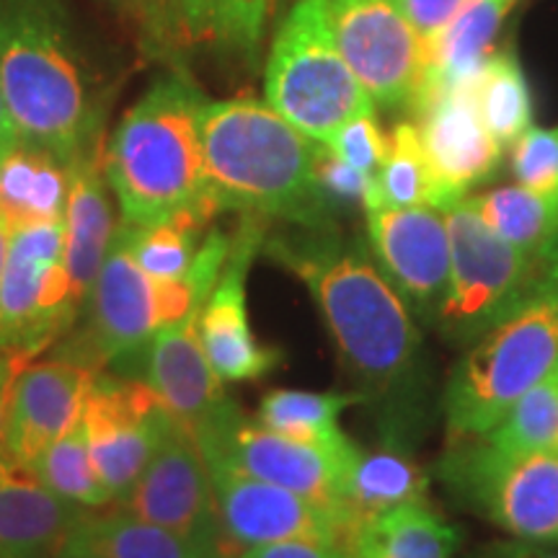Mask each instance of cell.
<instances>
[{
    "instance_id": "cell-1",
    "label": "cell",
    "mask_w": 558,
    "mask_h": 558,
    "mask_svg": "<svg viewBox=\"0 0 558 558\" xmlns=\"http://www.w3.org/2000/svg\"><path fill=\"white\" fill-rule=\"evenodd\" d=\"M205 199L213 213L235 209L305 230L331 226L318 179L324 145L303 135L267 101H205L199 114Z\"/></svg>"
},
{
    "instance_id": "cell-2",
    "label": "cell",
    "mask_w": 558,
    "mask_h": 558,
    "mask_svg": "<svg viewBox=\"0 0 558 558\" xmlns=\"http://www.w3.org/2000/svg\"><path fill=\"white\" fill-rule=\"evenodd\" d=\"M308 233L300 241L264 239L262 248L303 279L354 380L367 393H396L418 360L411 311L365 243L341 241L333 228Z\"/></svg>"
},
{
    "instance_id": "cell-3",
    "label": "cell",
    "mask_w": 558,
    "mask_h": 558,
    "mask_svg": "<svg viewBox=\"0 0 558 558\" xmlns=\"http://www.w3.org/2000/svg\"><path fill=\"white\" fill-rule=\"evenodd\" d=\"M0 90L19 145L65 169L101 135L65 0H0Z\"/></svg>"
},
{
    "instance_id": "cell-4",
    "label": "cell",
    "mask_w": 558,
    "mask_h": 558,
    "mask_svg": "<svg viewBox=\"0 0 558 558\" xmlns=\"http://www.w3.org/2000/svg\"><path fill=\"white\" fill-rule=\"evenodd\" d=\"M205 101L192 75L173 68L124 111L104 148V179L124 222L156 226L179 215L213 220L199 137Z\"/></svg>"
},
{
    "instance_id": "cell-5",
    "label": "cell",
    "mask_w": 558,
    "mask_h": 558,
    "mask_svg": "<svg viewBox=\"0 0 558 558\" xmlns=\"http://www.w3.org/2000/svg\"><path fill=\"white\" fill-rule=\"evenodd\" d=\"M558 367V269L518 311L473 341L445 390V418L458 442L497 427L530 388Z\"/></svg>"
},
{
    "instance_id": "cell-6",
    "label": "cell",
    "mask_w": 558,
    "mask_h": 558,
    "mask_svg": "<svg viewBox=\"0 0 558 558\" xmlns=\"http://www.w3.org/2000/svg\"><path fill=\"white\" fill-rule=\"evenodd\" d=\"M264 99L320 145L357 117L375 114V101L333 39L329 0H298L284 16L271 41Z\"/></svg>"
},
{
    "instance_id": "cell-7",
    "label": "cell",
    "mask_w": 558,
    "mask_h": 558,
    "mask_svg": "<svg viewBox=\"0 0 558 558\" xmlns=\"http://www.w3.org/2000/svg\"><path fill=\"white\" fill-rule=\"evenodd\" d=\"M450 230V282L435 326L456 344H473L520 308L558 269V259L538 262L481 220L463 197L442 209Z\"/></svg>"
},
{
    "instance_id": "cell-8",
    "label": "cell",
    "mask_w": 558,
    "mask_h": 558,
    "mask_svg": "<svg viewBox=\"0 0 558 558\" xmlns=\"http://www.w3.org/2000/svg\"><path fill=\"white\" fill-rule=\"evenodd\" d=\"M456 497L512 538L558 541V450L505 452L476 437L439 463Z\"/></svg>"
},
{
    "instance_id": "cell-9",
    "label": "cell",
    "mask_w": 558,
    "mask_h": 558,
    "mask_svg": "<svg viewBox=\"0 0 558 558\" xmlns=\"http://www.w3.org/2000/svg\"><path fill=\"white\" fill-rule=\"evenodd\" d=\"M81 333L62 341L58 357L75 360L94 369L132 365L148 349L160 326L169 324L166 282H156L132 256V226L120 222L90 295Z\"/></svg>"
},
{
    "instance_id": "cell-10",
    "label": "cell",
    "mask_w": 558,
    "mask_h": 558,
    "mask_svg": "<svg viewBox=\"0 0 558 558\" xmlns=\"http://www.w3.org/2000/svg\"><path fill=\"white\" fill-rule=\"evenodd\" d=\"M78 320L65 271V218L11 230L9 259L0 279V349L45 352Z\"/></svg>"
},
{
    "instance_id": "cell-11",
    "label": "cell",
    "mask_w": 558,
    "mask_h": 558,
    "mask_svg": "<svg viewBox=\"0 0 558 558\" xmlns=\"http://www.w3.org/2000/svg\"><path fill=\"white\" fill-rule=\"evenodd\" d=\"M117 507L171 530L207 558H235L241 554L222 527L213 473L197 437L181 424L166 437L148 469Z\"/></svg>"
},
{
    "instance_id": "cell-12",
    "label": "cell",
    "mask_w": 558,
    "mask_h": 558,
    "mask_svg": "<svg viewBox=\"0 0 558 558\" xmlns=\"http://www.w3.org/2000/svg\"><path fill=\"white\" fill-rule=\"evenodd\" d=\"M90 458L101 484L122 505L179 422L145 380L96 373L83 407Z\"/></svg>"
},
{
    "instance_id": "cell-13",
    "label": "cell",
    "mask_w": 558,
    "mask_h": 558,
    "mask_svg": "<svg viewBox=\"0 0 558 558\" xmlns=\"http://www.w3.org/2000/svg\"><path fill=\"white\" fill-rule=\"evenodd\" d=\"M194 437L205 458L226 460L241 473L290 488L344 518L347 476L360 448L354 452H333L300 442L262 427L259 422H248L241 409Z\"/></svg>"
},
{
    "instance_id": "cell-14",
    "label": "cell",
    "mask_w": 558,
    "mask_h": 558,
    "mask_svg": "<svg viewBox=\"0 0 558 558\" xmlns=\"http://www.w3.org/2000/svg\"><path fill=\"white\" fill-rule=\"evenodd\" d=\"M344 62L375 107L411 109L424 81V41L399 0H329Z\"/></svg>"
},
{
    "instance_id": "cell-15",
    "label": "cell",
    "mask_w": 558,
    "mask_h": 558,
    "mask_svg": "<svg viewBox=\"0 0 558 558\" xmlns=\"http://www.w3.org/2000/svg\"><path fill=\"white\" fill-rule=\"evenodd\" d=\"M205 460L213 473L222 527L239 550L282 541H316L339 546L349 554L352 533L339 512L300 497L290 488L241 473L220 458Z\"/></svg>"
},
{
    "instance_id": "cell-16",
    "label": "cell",
    "mask_w": 558,
    "mask_h": 558,
    "mask_svg": "<svg viewBox=\"0 0 558 558\" xmlns=\"http://www.w3.org/2000/svg\"><path fill=\"white\" fill-rule=\"evenodd\" d=\"M264 239H267V220L241 215L226 267L202 305L197 324L199 341L209 367L222 383L259 380L282 362L279 349L264 347L256 339L248 318V269L262 251Z\"/></svg>"
},
{
    "instance_id": "cell-17",
    "label": "cell",
    "mask_w": 558,
    "mask_h": 558,
    "mask_svg": "<svg viewBox=\"0 0 558 558\" xmlns=\"http://www.w3.org/2000/svg\"><path fill=\"white\" fill-rule=\"evenodd\" d=\"M375 262L411 313L435 324L450 282V230L437 207H365Z\"/></svg>"
},
{
    "instance_id": "cell-18",
    "label": "cell",
    "mask_w": 558,
    "mask_h": 558,
    "mask_svg": "<svg viewBox=\"0 0 558 558\" xmlns=\"http://www.w3.org/2000/svg\"><path fill=\"white\" fill-rule=\"evenodd\" d=\"M96 373L75 360L54 357L26 362L11 388L3 452L21 469H29L60 435L83 416Z\"/></svg>"
},
{
    "instance_id": "cell-19",
    "label": "cell",
    "mask_w": 558,
    "mask_h": 558,
    "mask_svg": "<svg viewBox=\"0 0 558 558\" xmlns=\"http://www.w3.org/2000/svg\"><path fill=\"white\" fill-rule=\"evenodd\" d=\"M199 313L202 308L160 326L145 357V383L192 435L215 427L239 409L205 357L197 326Z\"/></svg>"
},
{
    "instance_id": "cell-20",
    "label": "cell",
    "mask_w": 558,
    "mask_h": 558,
    "mask_svg": "<svg viewBox=\"0 0 558 558\" xmlns=\"http://www.w3.org/2000/svg\"><path fill=\"white\" fill-rule=\"evenodd\" d=\"M416 117L424 156L452 205L499 171L501 145L481 120L473 86L437 90L418 104Z\"/></svg>"
},
{
    "instance_id": "cell-21",
    "label": "cell",
    "mask_w": 558,
    "mask_h": 558,
    "mask_svg": "<svg viewBox=\"0 0 558 558\" xmlns=\"http://www.w3.org/2000/svg\"><path fill=\"white\" fill-rule=\"evenodd\" d=\"M114 230L109 184L104 179V140L99 135L68 166L65 271L70 303L78 316L107 259Z\"/></svg>"
},
{
    "instance_id": "cell-22",
    "label": "cell",
    "mask_w": 558,
    "mask_h": 558,
    "mask_svg": "<svg viewBox=\"0 0 558 558\" xmlns=\"http://www.w3.org/2000/svg\"><path fill=\"white\" fill-rule=\"evenodd\" d=\"M86 512L54 497L0 452V558H58L68 533Z\"/></svg>"
},
{
    "instance_id": "cell-23",
    "label": "cell",
    "mask_w": 558,
    "mask_h": 558,
    "mask_svg": "<svg viewBox=\"0 0 558 558\" xmlns=\"http://www.w3.org/2000/svg\"><path fill=\"white\" fill-rule=\"evenodd\" d=\"M514 0H465L458 16L437 37L424 41V81L411 111L427 96L471 88L494 54V37Z\"/></svg>"
},
{
    "instance_id": "cell-24",
    "label": "cell",
    "mask_w": 558,
    "mask_h": 558,
    "mask_svg": "<svg viewBox=\"0 0 558 558\" xmlns=\"http://www.w3.org/2000/svg\"><path fill=\"white\" fill-rule=\"evenodd\" d=\"M429 476L396 445L373 452L360 450L347 476L344 518L354 533L369 520L407 505L427 501ZM352 546V543H349Z\"/></svg>"
},
{
    "instance_id": "cell-25",
    "label": "cell",
    "mask_w": 558,
    "mask_h": 558,
    "mask_svg": "<svg viewBox=\"0 0 558 558\" xmlns=\"http://www.w3.org/2000/svg\"><path fill=\"white\" fill-rule=\"evenodd\" d=\"M58 558H207L171 530L153 525L124 507L88 509L62 543Z\"/></svg>"
},
{
    "instance_id": "cell-26",
    "label": "cell",
    "mask_w": 558,
    "mask_h": 558,
    "mask_svg": "<svg viewBox=\"0 0 558 558\" xmlns=\"http://www.w3.org/2000/svg\"><path fill=\"white\" fill-rule=\"evenodd\" d=\"M267 13L264 0H173L177 50L205 47L251 62L259 52Z\"/></svg>"
},
{
    "instance_id": "cell-27",
    "label": "cell",
    "mask_w": 558,
    "mask_h": 558,
    "mask_svg": "<svg viewBox=\"0 0 558 558\" xmlns=\"http://www.w3.org/2000/svg\"><path fill=\"white\" fill-rule=\"evenodd\" d=\"M68 205V169L47 153L16 145L0 158V215L11 228L62 220Z\"/></svg>"
},
{
    "instance_id": "cell-28",
    "label": "cell",
    "mask_w": 558,
    "mask_h": 558,
    "mask_svg": "<svg viewBox=\"0 0 558 558\" xmlns=\"http://www.w3.org/2000/svg\"><path fill=\"white\" fill-rule=\"evenodd\" d=\"M458 530L448 525L427 501L407 505L369 520L354 533L352 558H452Z\"/></svg>"
},
{
    "instance_id": "cell-29",
    "label": "cell",
    "mask_w": 558,
    "mask_h": 558,
    "mask_svg": "<svg viewBox=\"0 0 558 558\" xmlns=\"http://www.w3.org/2000/svg\"><path fill=\"white\" fill-rule=\"evenodd\" d=\"M365 401L362 393H318V390H269L256 411V422L279 435L318 445L333 452H354L357 445L339 427L341 411Z\"/></svg>"
},
{
    "instance_id": "cell-30",
    "label": "cell",
    "mask_w": 558,
    "mask_h": 558,
    "mask_svg": "<svg viewBox=\"0 0 558 558\" xmlns=\"http://www.w3.org/2000/svg\"><path fill=\"white\" fill-rule=\"evenodd\" d=\"M494 233L538 262L558 259V197L525 186H501L469 197Z\"/></svg>"
},
{
    "instance_id": "cell-31",
    "label": "cell",
    "mask_w": 558,
    "mask_h": 558,
    "mask_svg": "<svg viewBox=\"0 0 558 558\" xmlns=\"http://www.w3.org/2000/svg\"><path fill=\"white\" fill-rule=\"evenodd\" d=\"M373 205L437 209H448L452 205L448 194L439 186L427 156H424L416 122H401L393 130L388 156L373 177V186H369L362 207Z\"/></svg>"
},
{
    "instance_id": "cell-32",
    "label": "cell",
    "mask_w": 558,
    "mask_h": 558,
    "mask_svg": "<svg viewBox=\"0 0 558 558\" xmlns=\"http://www.w3.org/2000/svg\"><path fill=\"white\" fill-rule=\"evenodd\" d=\"M473 101L497 143L514 145L533 128V96L512 52H494L473 83Z\"/></svg>"
},
{
    "instance_id": "cell-33",
    "label": "cell",
    "mask_w": 558,
    "mask_h": 558,
    "mask_svg": "<svg viewBox=\"0 0 558 558\" xmlns=\"http://www.w3.org/2000/svg\"><path fill=\"white\" fill-rule=\"evenodd\" d=\"M47 492L83 509H104L114 505L107 486L96 473L90 458L88 435L83 418L60 435L34 463L26 469Z\"/></svg>"
},
{
    "instance_id": "cell-34",
    "label": "cell",
    "mask_w": 558,
    "mask_h": 558,
    "mask_svg": "<svg viewBox=\"0 0 558 558\" xmlns=\"http://www.w3.org/2000/svg\"><path fill=\"white\" fill-rule=\"evenodd\" d=\"M207 222L199 215H179L156 226H132V256L137 267L156 282L184 279L205 239Z\"/></svg>"
},
{
    "instance_id": "cell-35",
    "label": "cell",
    "mask_w": 558,
    "mask_h": 558,
    "mask_svg": "<svg viewBox=\"0 0 558 558\" xmlns=\"http://www.w3.org/2000/svg\"><path fill=\"white\" fill-rule=\"evenodd\" d=\"M481 439L505 452L558 450V367L530 388Z\"/></svg>"
},
{
    "instance_id": "cell-36",
    "label": "cell",
    "mask_w": 558,
    "mask_h": 558,
    "mask_svg": "<svg viewBox=\"0 0 558 558\" xmlns=\"http://www.w3.org/2000/svg\"><path fill=\"white\" fill-rule=\"evenodd\" d=\"M512 171L525 190L558 197V128H530L514 143Z\"/></svg>"
},
{
    "instance_id": "cell-37",
    "label": "cell",
    "mask_w": 558,
    "mask_h": 558,
    "mask_svg": "<svg viewBox=\"0 0 558 558\" xmlns=\"http://www.w3.org/2000/svg\"><path fill=\"white\" fill-rule=\"evenodd\" d=\"M388 145L390 140L383 135L375 114H365L344 124L326 148L339 160H344L347 166H352V169L375 177L388 156Z\"/></svg>"
},
{
    "instance_id": "cell-38",
    "label": "cell",
    "mask_w": 558,
    "mask_h": 558,
    "mask_svg": "<svg viewBox=\"0 0 558 558\" xmlns=\"http://www.w3.org/2000/svg\"><path fill=\"white\" fill-rule=\"evenodd\" d=\"M122 13L137 21L145 50L156 58L177 54V29H173V0H107Z\"/></svg>"
},
{
    "instance_id": "cell-39",
    "label": "cell",
    "mask_w": 558,
    "mask_h": 558,
    "mask_svg": "<svg viewBox=\"0 0 558 558\" xmlns=\"http://www.w3.org/2000/svg\"><path fill=\"white\" fill-rule=\"evenodd\" d=\"M318 179L329 202L337 199V202H360V205H365L369 186H373V177H367V173L347 166L344 160L333 156L326 145L320 148V156H318Z\"/></svg>"
},
{
    "instance_id": "cell-40",
    "label": "cell",
    "mask_w": 558,
    "mask_h": 558,
    "mask_svg": "<svg viewBox=\"0 0 558 558\" xmlns=\"http://www.w3.org/2000/svg\"><path fill=\"white\" fill-rule=\"evenodd\" d=\"M463 3L465 0H399L401 11L407 13L409 24L414 26L422 41L437 37L458 16Z\"/></svg>"
},
{
    "instance_id": "cell-41",
    "label": "cell",
    "mask_w": 558,
    "mask_h": 558,
    "mask_svg": "<svg viewBox=\"0 0 558 558\" xmlns=\"http://www.w3.org/2000/svg\"><path fill=\"white\" fill-rule=\"evenodd\" d=\"M235 558H352L344 548L316 541H282L241 550Z\"/></svg>"
},
{
    "instance_id": "cell-42",
    "label": "cell",
    "mask_w": 558,
    "mask_h": 558,
    "mask_svg": "<svg viewBox=\"0 0 558 558\" xmlns=\"http://www.w3.org/2000/svg\"><path fill=\"white\" fill-rule=\"evenodd\" d=\"M473 558H558V548L535 541H494L478 548Z\"/></svg>"
},
{
    "instance_id": "cell-43",
    "label": "cell",
    "mask_w": 558,
    "mask_h": 558,
    "mask_svg": "<svg viewBox=\"0 0 558 558\" xmlns=\"http://www.w3.org/2000/svg\"><path fill=\"white\" fill-rule=\"evenodd\" d=\"M29 362L24 354H13L0 349V452L5 445V418H9V401H11V388L16 380L19 369Z\"/></svg>"
},
{
    "instance_id": "cell-44",
    "label": "cell",
    "mask_w": 558,
    "mask_h": 558,
    "mask_svg": "<svg viewBox=\"0 0 558 558\" xmlns=\"http://www.w3.org/2000/svg\"><path fill=\"white\" fill-rule=\"evenodd\" d=\"M16 145H19L16 130H13L11 114H9V109H5L3 90H0V156H5V153L16 148Z\"/></svg>"
},
{
    "instance_id": "cell-45",
    "label": "cell",
    "mask_w": 558,
    "mask_h": 558,
    "mask_svg": "<svg viewBox=\"0 0 558 558\" xmlns=\"http://www.w3.org/2000/svg\"><path fill=\"white\" fill-rule=\"evenodd\" d=\"M11 226L9 220L0 215V279H3V269H5V259H9V246H11Z\"/></svg>"
},
{
    "instance_id": "cell-46",
    "label": "cell",
    "mask_w": 558,
    "mask_h": 558,
    "mask_svg": "<svg viewBox=\"0 0 558 558\" xmlns=\"http://www.w3.org/2000/svg\"><path fill=\"white\" fill-rule=\"evenodd\" d=\"M264 3H267V5H271V0H264Z\"/></svg>"
},
{
    "instance_id": "cell-47",
    "label": "cell",
    "mask_w": 558,
    "mask_h": 558,
    "mask_svg": "<svg viewBox=\"0 0 558 558\" xmlns=\"http://www.w3.org/2000/svg\"><path fill=\"white\" fill-rule=\"evenodd\" d=\"M0 158H3V156H0Z\"/></svg>"
}]
</instances>
